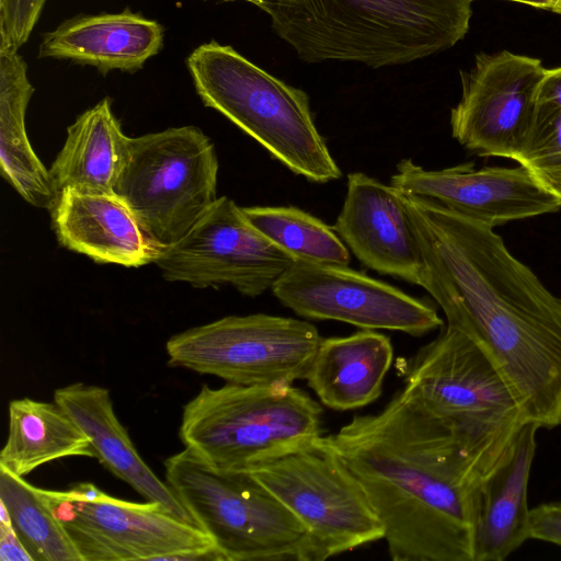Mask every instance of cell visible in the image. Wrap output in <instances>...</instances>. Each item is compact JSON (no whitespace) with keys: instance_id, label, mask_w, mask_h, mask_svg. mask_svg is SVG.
Masks as SVG:
<instances>
[{"instance_id":"obj_10","label":"cell","mask_w":561,"mask_h":561,"mask_svg":"<svg viewBox=\"0 0 561 561\" xmlns=\"http://www.w3.org/2000/svg\"><path fill=\"white\" fill-rule=\"evenodd\" d=\"M317 328L294 318L228 316L188 329L165 344L169 365L239 385L305 379L321 341Z\"/></svg>"},{"instance_id":"obj_11","label":"cell","mask_w":561,"mask_h":561,"mask_svg":"<svg viewBox=\"0 0 561 561\" xmlns=\"http://www.w3.org/2000/svg\"><path fill=\"white\" fill-rule=\"evenodd\" d=\"M45 491L82 561L173 560L216 547L196 524L154 502L113 497L89 482Z\"/></svg>"},{"instance_id":"obj_14","label":"cell","mask_w":561,"mask_h":561,"mask_svg":"<svg viewBox=\"0 0 561 561\" xmlns=\"http://www.w3.org/2000/svg\"><path fill=\"white\" fill-rule=\"evenodd\" d=\"M271 290L283 306L305 319L412 336L444 325L430 304L347 265L296 261Z\"/></svg>"},{"instance_id":"obj_24","label":"cell","mask_w":561,"mask_h":561,"mask_svg":"<svg viewBox=\"0 0 561 561\" xmlns=\"http://www.w3.org/2000/svg\"><path fill=\"white\" fill-rule=\"evenodd\" d=\"M67 457L95 458V454L85 433L57 402L22 398L9 403V431L0 468L24 477Z\"/></svg>"},{"instance_id":"obj_31","label":"cell","mask_w":561,"mask_h":561,"mask_svg":"<svg viewBox=\"0 0 561 561\" xmlns=\"http://www.w3.org/2000/svg\"><path fill=\"white\" fill-rule=\"evenodd\" d=\"M0 561H34L11 523H0Z\"/></svg>"},{"instance_id":"obj_3","label":"cell","mask_w":561,"mask_h":561,"mask_svg":"<svg viewBox=\"0 0 561 561\" xmlns=\"http://www.w3.org/2000/svg\"><path fill=\"white\" fill-rule=\"evenodd\" d=\"M307 62L355 61L380 68L455 46L472 16L471 0H248Z\"/></svg>"},{"instance_id":"obj_2","label":"cell","mask_w":561,"mask_h":561,"mask_svg":"<svg viewBox=\"0 0 561 561\" xmlns=\"http://www.w3.org/2000/svg\"><path fill=\"white\" fill-rule=\"evenodd\" d=\"M324 439L363 486L393 561H473L482 477L408 391Z\"/></svg>"},{"instance_id":"obj_12","label":"cell","mask_w":561,"mask_h":561,"mask_svg":"<svg viewBox=\"0 0 561 561\" xmlns=\"http://www.w3.org/2000/svg\"><path fill=\"white\" fill-rule=\"evenodd\" d=\"M295 262L227 196L218 197L179 242L160 249L153 261L168 282L198 288L231 286L250 297L272 289Z\"/></svg>"},{"instance_id":"obj_9","label":"cell","mask_w":561,"mask_h":561,"mask_svg":"<svg viewBox=\"0 0 561 561\" xmlns=\"http://www.w3.org/2000/svg\"><path fill=\"white\" fill-rule=\"evenodd\" d=\"M244 471L306 526L310 561H324L385 537L363 486L324 435Z\"/></svg>"},{"instance_id":"obj_19","label":"cell","mask_w":561,"mask_h":561,"mask_svg":"<svg viewBox=\"0 0 561 561\" xmlns=\"http://www.w3.org/2000/svg\"><path fill=\"white\" fill-rule=\"evenodd\" d=\"M57 402L90 439L95 458L145 500L160 504L174 516L195 524L167 482L160 480L136 450L117 419L108 389L75 382L54 392Z\"/></svg>"},{"instance_id":"obj_26","label":"cell","mask_w":561,"mask_h":561,"mask_svg":"<svg viewBox=\"0 0 561 561\" xmlns=\"http://www.w3.org/2000/svg\"><path fill=\"white\" fill-rule=\"evenodd\" d=\"M248 220L296 261L347 265L348 248L333 227L291 206L241 207Z\"/></svg>"},{"instance_id":"obj_8","label":"cell","mask_w":561,"mask_h":561,"mask_svg":"<svg viewBox=\"0 0 561 561\" xmlns=\"http://www.w3.org/2000/svg\"><path fill=\"white\" fill-rule=\"evenodd\" d=\"M219 163L196 126L170 127L131 138L115 186L158 249L179 242L217 201Z\"/></svg>"},{"instance_id":"obj_30","label":"cell","mask_w":561,"mask_h":561,"mask_svg":"<svg viewBox=\"0 0 561 561\" xmlns=\"http://www.w3.org/2000/svg\"><path fill=\"white\" fill-rule=\"evenodd\" d=\"M561 116V67L546 69L537 94L536 122Z\"/></svg>"},{"instance_id":"obj_27","label":"cell","mask_w":561,"mask_h":561,"mask_svg":"<svg viewBox=\"0 0 561 561\" xmlns=\"http://www.w3.org/2000/svg\"><path fill=\"white\" fill-rule=\"evenodd\" d=\"M517 162L561 205V116L535 123Z\"/></svg>"},{"instance_id":"obj_5","label":"cell","mask_w":561,"mask_h":561,"mask_svg":"<svg viewBox=\"0 0 561 561\" xmlns=\"http://www.w3.org/2000/svg\"><path fill=\"white\" fill-rule=\"evenodd\" d=\"M186 67L204 105L226 116L291 172L316 183L342 176L302 90L216 41L195 48Z\"/></svg>"},{"instance_id":"obj_22","label":"cell","mask_w":561,"mask_h":561,"mask_svg":"<svg viewBox=\"0 0 561 561\" xmlns=\"http://www.w3.org/2000/svg\"><path fill=\"white\" fill-rule=\"evenodd\" d=\"M130 146L131 137L124 134L105 96L67 128L64 147L49 169L55 197L65 190L115 194Z\"/></svg>"},{"instance_id":"obj_32","label":"cell","mask_w":561,"mask_h":561,"mask_svg":"<svg viewBox=\"0 0 561 561\" xmlns=\"http://www.w3.org/2000/svg\"><path fill=\"white\" fill-rule=\"evenodd\" d=\"M471 1H474V0H471ZM505 1H513V2H517V3H523V4L530 5V7L535 8V9L548 10L549 11V2H548V0H505Z\"/></svg>"},{"instance_id":"obj_15","label":"cell","mask_w":561,"mask_h":561,"mask_svg":"<svg viewBox=\"0 0 561 561\" xmlns=\"http://www.w3.org/2000/svg\"><path fill=\"white\" fill-rule=\"evenodd\" d=\"M390 185L491 228L561 208L522 164L476 169L474 163H462L426 170L411 159H403L397 164Z\"/></svg>"},{"instance_id":"obj_4","label":"cell","mask_w":561,"mask_h":561,"mask_svg":"<svg viewBox=\"0 0 561 561\" xmlns=\"http://www.w3.org/2000/svg\"><path fill=\"white\" fill-rule=\"evenodd\" d=\"M397 367L403 389L453 434L483 480L527 422L499 369L449 324Z\"/></svg>"},{"instance_id":"obj_29","label":"cell","mask_w":561,"mask_h":561,"mask_svg":"<svg viewBox=\"0 0 561 561\" xmlns=\"http://www.w3.org/2000/svg\"><path fill=\"white\" fill-rule=\"evenodd\" d=\"M529 539L561 546V502L540 504L529 512Z\"/></svg>"},{"instance_id":"obj_7","label":"cell","mask_w":561,"mask_h":561,"mask_svg":"<svg viewBox=\"0 0 561 561\" xmlns=\"http://www.w3.org/2000/svg\"><path fill=\"white\" fill-rule=\"evenodd\" d=\"M164 469L225 561H310L306 526L250 472L215 468L188 448L169 457Z\"/></svg>"},{"instance_id":"obj_20","label":"cell","mask_w":561,"mask_h":561,"mask_svg":"<svg viewBox=\"0 0 561 561\" xmlns=\"http://www.w3.org/2000/svg\"><path fill=\"white\" fill-rule=\"evenodd\" d=\"M538 430L526 422L482 480L473 561H503L529 539L528 484Z\"/></svg>"},{"instance_id":"obj_18","label":"cell","mask_w":561,"mask_h":561,"mask_svg":"<svg viewBox=\"0 0 561 561\" xmlns=\"http://www.w3.org/2000/svg\"><path fill=\"white\" fill-rule=\"evenodd\" d=\"M164 28L129 9L119 13L77 15L43 35L38 58L70 60L112 70L136 72L163 46Z\"/></svg>"},{"instance_id":"obj_25","label":"cell","mask_w":561,"mask_h":561,"mask_svg":"<svg viewBox=\"0 0 561 561\" xmlns=\"http://www.w3.org/2000/svg\"><path fill=\"white\" fill-rule=\"evenodd\" d=\"M0 502L34 561H82L45 489L0 468Z\"/></svg>"},{"instance_id":"obj_21","label":"cell","mask_w":561,"mask_h":561,"mask_svg":"<svg viewBox=\"0 0 561 561\" xmlns=\"http://www.w3.org/2000/svg\"><path fill=\"white\" fill-rule=\"evenodd\" d=\"M392 359L390 339L375 330L322 337L305 379L325 407L359 409L380 397Z\"/></svg>"},{"instance_id":"obj_34","label":"cell","mask_w":561,"mask_h":561,"mask_svg":"<svg viewBox=\"0 0 561 561\" xmlns=\"http://www.w3.org/2000/svg\"><path fill=\"white\" fill-rule=\"evenodd\" d=\"M245 1H248V0H245Z\"/></svg>"},{"instance_id":"obj_13","label":"cell","mask_w":561,"mask_h":561,"mask_svg":"<svg viewBox=\"0 0 561 561\" xmlns=\"http://www.w3.org/2000/svg\"><path fill=\"white\" fill-rule=\"evenodd\" d=\"M545 71L538 58L479 53L470 70L460 71L461 99L450 112L453 137L479 156L518 161L535 127Z\"/></svg>"},{"instance_id":"obj_17","label":"cell","mask_w":561,"mask_h":561,"mask_svg":"<svg viewBox=\"0 0 561 561\" xmlns=\"http://www.w3.org/2000/svg\"><path fill=\"white\" fill-rule=\"evenodd\" d=\"M49 211L60 245L98 263L140 267L153 263L158 253L116 194L65 190Z\"/></svg>"},{"instance_id":"obj_6","label":"cell","mask_w":561,"mask_h":561,"mask_svg":"<svg viewBox=\"0 0 561 561\" xmlns=\"http://www.w3.org/2000/svg\"><path fill=\"white\" fill-rule=\"evenodd\" d=\"M181 442L221 470H247L322 436V408L290 383L204 385L182 412Z\"/></svg>"},{"instance_id":"obj_33","label":"cell","mask_w":561,"mask_h":561,"mask_svg":"<svg viewBox=\"0 0 561 561\" xmlns=\"http://www.w3.org/2000/svg\"><path fill=\"white\" fill-rule=\"evenodd\" d=\"M549 11L561 14V0H548Z\"/></svg>"},{"instance_id":"obj_23","label":"cell","mask_w":561,"mask_h":561,"mask_svg":"<svg viewBox=\"0 0 561 561\" xmlns=\"http://www.w3.org/2000/svg\"><path fill=\"white\" fill-rule=\"evenodd\" d=\"M18 51L0 48V171L24 201L50 209L56 197L49 170L33 150L25 125L34 88Z\"/></svg>"},{"instance_id":"obj_16","label":"cell","mask_w":561,"mask_h":561,"mask_svg":"<svg viewBox=\"0 0 561 561\" xmlns=\"http://www.w3.org/2000/svg\"><path fill=\"white\" fill-rule=\"evenodd\" d=\"M332 227L363 265L421 286L423 256L397 188L363 172L350 173L345 199Z\"/></svg>"},{"instance_id":"obj_1","label":"cell","mask_w":561,"mask_h":561,"mask_svg":"<svg viewBox=\"0 0 561 561\" xmlns=\"http://www.w3.org/2000/svg\"><path fill=\"white\" fill-rule=\"evenodd\" d=\"M401 195L423 256L421 287L447 324L499 369L526 421L539 428L560 426L561 298L493 228L433 201Z\"/></svg>"},{"instance_id":"obj_28","label":"cell","mask_w":561,"mask_h":561,"mask_svg":"<svg viewBox=\"0 0 561 561\" xmlns=\"http://www.w3.org/2000/svg\"><path fill=\"white\" fill-rule=\"evenodd\" d=\"M47 0H0V48L19 50L38 22Z\"/></svg>"}]
</instances>
